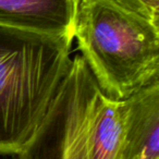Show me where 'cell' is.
Returning <instances> with one entry per match:
<instances>
[{
  "label": "cell",
  "mask_w": 159,
  "mask_h": 159,
  "mask_svg": "<svg viewBox=\"0 0 159 159\" xmlns=\"http://www.w3.org/2000/svg\"><path fill=\"white\" fill-rule=\"evenodd\" d=\"M71 38L0 25V154L18 155L70 69Z\"/></svg>",
  "instance_id": "cell-1"
},
{
  "label": "cell",
  "mask_w": 159,
  "mask_h": 159,
  "mask_svg": "<svg viewBox=\"0 0 159 159\" xmlns=\"http://www.w3.org/2000/svg\"><path fill=\"white\" fill-rule=\"evenodd\" d=\"M118 6L159 25V0H112Z\"/></svg>",
  "instance_id": "cell-7"
},
{
  "label": "cell",
  "mask_w": 159,
  "mask_h": 159,
  "mask_svg": "<svg viewBox=\"0 0 159 159\" xmlns=\"http://www.w3.org/2000/svg\"><path fill=\"white\" fill-rule=\"evenodd\" d=\"M123 102V159H159V79Z\"/></svg>",
  "instance_id": "cell-4"
},
{
  "label": "cell",
  "mask_w": 159,
  "mask_h": 159,
  "mask_svg": "<svg viewBox=\"0 0 159 159\" xmlns=\"http://www.w3.org/2000/svg\"><path fill=\"white\" fill-rule=\"evenodd\" d=\"M73 38L106 97L124 100L159 79L158 26L112 0H79Z\"/></svg>",
  "instance_id": "cell-2"
},
{
  "label": "cell",
  "mask_w": 159,
  "mask_h": 159,
  "mask_svg": "<svg viewBox=\"0 0 159 159\" xmlns=\"http://www.w3.org/2000/svg\"><path fill=\"white\" fill-rule=\"evenodd\" d=\"M84 59L75 56L33 139L18 159H86V141L102 96Z\"/></svg>",
  "instance_id": "cell-3"
},
{
  "label": "cell",
  "mask_w": 159,
  "mask_h": 159,
  "mask_svg": "<svg viewBox=\"0 0 159 159\" xmlns=\"http://www.w3.org/2000/svg\"><path fill=\"white\" fill-rule=\"evenodd\" d=\"M125 107L102 94L86 141V159H123Z\"/></svg>",
  "instance_id": "cell-6"
},
{
  "label": "cell",
  "mask_w": 159,
  "mask_h": 159,
  "mask_svg": "<svg viewBox=\"0 0 159 159\" xmlns=\"http://www.w3.org/2000/svg\"><path fill=\"white\" fill-rule=\"evenodd\" d=\"M79 0H0V25L73 39Z\"/></svg>",
  "instance_id": "cell-5"
}]
</instances>
